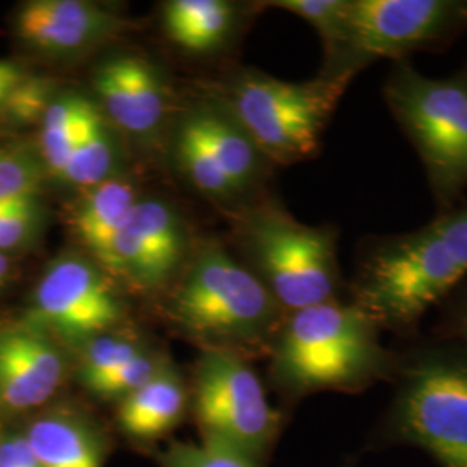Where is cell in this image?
<instances>
[{
  "label": "cell",
  "mask_w": 467,
  "mask_h": 467,
  "mask_svg": "<svg viewBox=\"0 0 467 467\" xmlns=\"http://www.w3.org/2000/svg\"><path fill=\"white\" fill-rule=\"evenodd\" d=\"M350 80L320 75L293 84L262 71H241L229 85L227 113L270 163L314 158Z\"/></svg>",
  "instance_id": "7"
},
{
  "label": "cell",
  "mask_w": 467,
  "mask_h": 467,
  "mask_svg": "<svg viewBox=\"0 0 467 467\" xmlns=\"http://www.w3.org/2000/svg\"><path fill=\"white\" fill-rule=\"evenodd\" d=\"M384 100L426 171L440 212L462 202L467 189V75L430 78L407 59L395 61Z\"/></svg>",
  "instance_id": "5"
},
{
  "label": "cell",
  "mask_w": 467,
  "mask_h": 467,
  "mask_svg": "<svg viewBox=\"0 0 467 467\" xmlns=\"http://www.w3.org/2000/svg\"><path fill=\"white\" fill-rule=\"evenodd\" d=\"M167 314L204 348L241 355L270 350L285 317L250 268L217 244L196 251L168 298Z\"/></svg>",
  "instance_id": "4"
},
{
  "label": "cell",
  "mask_w": 467,
  "mask_h": 467,
  "mask_svg": "<svg viewBox=\"0 0 467 467\" xmlns=\"http://www.w3.org/2000/svg\"><path fill=\"white\" fill-rule=\"evenodd\" d=\"M92 100L77 92L56 96L40 121L38 158L46 173L59 181L84 130Z\"/></svg>",
  "instance_id": "21"
},
{
  "label": "cell",
  "mask_w": 467,
  "mask_h": 467,
  "mask_svg": "<svg viewBox=\"0 0 467 467\" xmlns=\"http://www.w3.org/2000/svg\"><path fill=\"white\" fill-rule=\"evenodd\" d=\"M381 333L351 300L291 312L270 345L272 379L295 399L317 391L360 393L391 383L399 353L384 348Z\"/></svg>",
  "instance_id": "2"
},
{
  "label": "cell",
  "mask_w": 467,
  "mask_h": 467,
  "mask_svg": "<svg viewBox=\"0 0 467 467\" xmlns=\"http://www.w3.org/2000/svg\"><path fill=\"white\" fill-rule=\"evenodd\" d=\"M185 246L184 222L167 201L137 200L115 237L113 277L156 291L182 267Z\"/></svg>",
  "instance_id": "11"
},
{
  "label": "cell",
  "mask_w": 467,
  "mask_h": 467,
  "mask_svg": "<svg viewBox=\"0 0 467 467\" xmlns=\"http://www.w3.org/2000/svg\"><path fill=\"white\" fill-rule=\"evenodd\" d=\"M441 334L445 341L455 343L467 351V291L451 301V310L445 314L441 324Z\"/></svg>",
  "instance_id": "30"
},
{
  "label": "cell",
  "mask_w": 467,
  "mask_h": 467,
  "mask_svg": "<svg viewBox=\"0 0 467 467\" xmlns=\"http://www.w3.org/2000/svg\"><path fill=\"white\" fill-rule=\"evenodd\" d=\"M239 243L251 272L284 314L339 300L337 231L306 225L274 202L248 208L239 222Z\"/></svg>",
  "instance_id": "6"
},
{
  "label": "cell",
  "mask_w": 467,
  "mask_h": 467,
  "mask_svg": "<svg viewBox=\"0 0 467 467\" xmlns=\"http://www.w3.org/2000/svg\"><path fill=\"white\" fill-rule=\"evenodd\" d=\"M187 407L184 379L168 362L150 381L119 400L118 424L121 431L140 441H152L171 431Z\"/></svg>",
  "instance_id": "18"
},
{
  "label": "cell",
  "mask_w": 467,
  "mask_h": 467,
  "mask_svg": "<svg viewBox=\"0 0 467 467\" xmlns=\"http://www.w3.org/2000/svg\"><path fill=\"white\" fill-rule=\"evenodd\" d=\"M167 364V358H163L160 353L144 348L113 372L106 374L94 383L87 384L85 389H88L92 395L102 400H123L137 388L148 383Z\"/></svg>",
  "instance_id": "24"
},
{
  "label": "cell",
  "mask_w": 467,
  "mask_h": 467,
  "mask_svg": "<svg viewBox=\"0 0 467 467\" xmlns=\"http://www.w3.org/2000/svg\"><path fill=\"white\" fill-rule=\"evenodd\" d=\"M192 410L204 441L241 451L262 464L281 430L264 384L233 350L204 348L194 368Z\"/></svg>",
  "instance_id": "9"
},
{
  "label": "cell",
  "mask_w": 467,
  "mask_h": 467,
  "mask_svg": "<svg viewBox=\"0 0 467 467\" xmlns=\"http://www.w3.org/2000/svg\"><path fill=\"white\" fill-rule=\"evenodd\" d=\"M139 339L132 334L109 333L100 334L98 337L85 343L78 351V379L82 386L94 383L115 368L123 366L137 353L144 350Z\"/></svg>",
  "instance_id": "23"
},
{
  "label": "cell",
  "mask_w": 467,
  "mask_h": 467,
  "mask_svg": "<svg viewBox=\"0 0 467 467\" xmlns=\"http://www.w3.org/2000/svg\"><path fill=\"white\" fill-rule=\"evenodd\" d=\"M9 277H11V262H9V258L5 256V253L0 251V293L4 291L5 284L9 281Z\"/></svg>",
  "instance_id": "32"
},
{
  "label": "cell",
  "mask_w": 467,
  "mask_h": 467,
  "mask_svg": "<svg viewBox=\"0 0 467 467\" xmlns=\"http://www.w3.org/2000/svg\"><path fill=\"white\" fill-rule=\"evenodd\" d=\"M123 318L125 305L111 275L92 258L65 253L36 283L26 324L80 350L90 339L115 331Z\"/></svg>",
  "instance_id": "10"
},
{
  "label": "cell",
  "mask_w": 467,
  "mask_h": 467,
  "mask_svg": "<svg viewBox=\"0 0 467 467\" xmlns=\"http://www.w3.org/2000/svg\"><path fill=\"white\" fill-rule=\"evenodd\" d=\"M0 467H42L26 436L7 434L0 440Z\"/></svg>",
  "instance_id": "29"
},
{
  "label": "cell",
  "mask_w": 467,
  "mask_h": 467,
  "mask_svg": "<svg viewBox=\"0 0 467 467\" xmlns=\"http://www.w3.org/2000/svg\"><path fill=\"white\" fill-rule=\"evenodd\" d=\"M117 146L113 125L102 115L96 100H92V106L85 118L80 140L71 152L59 181L63 184L85 191L115 177L118 167Z\"/></svg>",
  "instance_id": "20"
},
{
  "label": "cell",
  "mask_w": 467,
  "mask_h": 467,
  "mask_svg": "<svg viewBox=\"0 0 467 467\" xmlns=\"http://www.w3.org/2000/svg\"><path fill=\"white\" fill-rule=\"evenodd\" d=\"M44 208L36 194L0 202V251L16 250L40 231Z\"/></svg>",
  "instance_id": "26"
},
{
  "label": "cell",
  "mask_w": 467,
  "mask_h": 467,
  "mask_svg": "<svg viewBox=\"0 0 467 467\" xmlns=\"http://www.w3.org/2000/svg\"><path fill=\"white\" fill-rule=\"evenodd\" d=\"M123 21L87 0H32L16 16L17 36L54 57H73L92 50L119 32Z\"/></svg>",
  "instance_id": "14"
},
{
  "label": "cell",
  "mask_w": 467,
  "mask_h": 467,
  "mask_svg": "<svg viewBox=\"0 0 467 467\" xmlns=\"http://www.w3.org/2000/svg\"><path fill=\"white\" fill-rule=\"evenodd\" d=\"M173 156L185 179L202 194L215 200H234L241 196L233 182L212 161L206 150L201 148L200 142L181 123L175 130Z\"/></svg>",
  "instance_id": "22"
},
{
  "label": "cell",
  "mask_w": 467,
  "mask_h": 467,
  "mask_svg": "<svg viewBox=\"0 0 467 467\" xmlns=\"http://www.w3.org/2000/svg\"><path fill=\"white\" fill-rule=\"evenodd\" d=\"M467 28V0H348L326 77L351 80L379 59L438 49Z\"/></svg>",
  "instance_id": "8"
},
{
  "label": "cell",
  "mask_w": 467,
  "mask_h": 467,
  "mask_svg": "<svg viewBox=\"0 0 467 467\" xmlns=\"http://www.w3.org/2000/svg\"><path fill=\"white\" fill-rule=\"evenodd\" d=\"M54 98V85L50 80L40 77H25L9 94L2 111L21 125L42 121Z\"/></svg>",
  "instance_id": "28"
},
{
  "label": "cell",
  "mask_w": 467,
  "mask_h": 467,
  "mask_svg": "<svg viewBox=\"0 0 467 467\" xmlns=\"http://www.w3.org/2000/svg\"><path fill=\"white\" fill-rule=\"evenodd\" d=\"M467 277V201L418 231L372 235L362 244L350 300L381 331L418 333L420 318Z\"/></svg>",
  "instance_id": "1"
},
{
  "label": "cell",
  "mask_w": 467,
  "mask_h": 467,
  "mask_svg": "<svg viewBox=\"0 0 467 467\" xmlns=\"http://www.w3.org/2000/svg\"><path fill=\"white\" fill-rule=\"evenodd\" d=\"M393 400L370 445H409L441 467H467V351L451 341L399 353Z\"/></svg>",
  "instance_id": "3"
},
{
  "label": "cell",
  "mask_w": 467,
  "mask_h": 467,
  "mask_svg": "<svg viewBox=\"0 0 467 467\" xmlns=\"http://www.w3.org/2000/svg\"><path fill=\"white\" fill-rule=\"evenodd\" d=\"M25 78L23 71L11 61H0V109L4 108L9 94Z\"/></svg>",
  "instance_id": "31"
},
{
  "label": "cell",
  "mask_w": 467,
  "mask_h": 467,
  "mask_svg": "<svg viewBox=\"0 0 467 467\" xmlns=\"http://www.w3.org/2000/svg\"><path fill=\"white\" fill-rule=\"evenodd\" d=\"M235 21L237 11L225 0H171L163 9L168 38L194 54L220 49L233 34Z\"/></svg>",
  "instance_id": "19"
},
{
  "label": "cell",
  "mask_w": 467,
  "mask_h": 467,
  "mask_svg": "<svg viewBox=\"0 0 467 467\" xmlns=\"http://www.w3.org/2000/svg\"><path fill=\"white\" fill-rule=\"evenodd\" d=\"M181 125L200 142L241 196L264 181L270 161L227 109H192L185 113Z\"/></svg>",
  "instance_id": "15"
},
{
  "label": "cell",
  "mask_w": 467,
  "mask_h": 467,
  "mask_svg": "<svg viewBox=\"0 0 467 467\" xmlns=\"http://www.w3.org/2000/svg\"><path fill=\"white\" fill-rule=\"evenodd\" d=\"M464 71H466V75H467V65H466V67H464Z\"/></svg>",
  "instance_id": "33"
},
{
  "label": "cell",
  "mask_w": 467,
  "mask_h": 467,
  "mask_svg": "<svg viewBox=\"0 0 467 467\" xmlns=\"http://www.w3.org/2000/svg\"><path fill=\"white\" fill-rule=\"evenodd\" d=\"M135 185L111 177L90 189H85L71 213V229L88 256L113 275V244L123 220L137 202Z\"/></svg>",
  "instance_id": "16"
},
{
  "label": "cell",
  "mask_w": 467,
  "mask_h": 467,
  "mask_svg": "<svg viewBox=\"0 0 467 467\" xmlns=\"http://www.w3.org/2000/svg\"><path fill=\"white\" fill-rule=\"evenodd\" d=\"M160 462L163 467H260L241 451L204 440L200 443H170L160 453Z\"/></svg>",
  "instance_id": "25"
},
{
  "label": "cell",
  "mask_w": 467,
  "mask_h": 467,
  "mask_svg": "<svg viewBox=\"0 0 467 467\" xmlns=\"http://www.w3.org/2000/svg\"><path fill=\"white\" fill-rule=\"evenodd\" d=\"M96 104L127 134L150 139L167 118L168 94L156 67L142 56L119 54L94 69Z\"/></svg>",
  "instance_id": "12"
},
{
  "label": "cell",
  "mask_w": 467,
  "mask_h": 467,
  "mask_svg": "<svg viewBox=\"0 0 467 467\" xmlns=\"http://www.w3.org/2000/svg\"><path fill=\"white\" fill-rule=\"evenodd\" d=\"M268 5L293 13L317 30L326 56L333 52L343 30L348 0H275Z\"/></svg>",
  "instance_id": "27"
},
{
  "label": "cell",
  "mask_w": 467,
  "mask_h": 467,
  "mask_svg": "<svg viewBox=\"0 0 467 467\" xmlns=\"http://www.w3.org/2000/svg\"><path fill=\"white\" fill-rule=\"evenodd\" d=\"M25 436L42 467H102L99 431L77 410L57 409L34 419Z\"/></svg>",
  "instance_id": "17"
},
{
  "label": "cell",
  "mask_w": 467,
  "mask_h": 467,
  "mask_svg": "<svg viewBox=\"0 0 467 467\" xmlns=\"http://www.w3.org/2000/svg\"><path fill=\"white\" fill-rule=\"evenodd\" d=\"M61 345L30 324L0 331V407L28 410L49 401L65 381Z\"/></svg>",
  "instance_id": "13"
}]
</instances>
